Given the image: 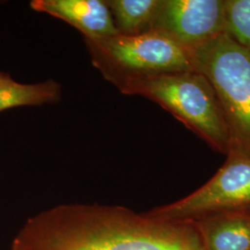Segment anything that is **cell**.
<instances>
[{"label": "cell", "instance_id": "obj_2", "mask_svg": "<svg viewBox=\"0 0 250 250\" xmlns=\"http://www.w3.org/2000/svg\"><path fill=\"white\" fill-rule=\"evenodd\" d=\"M122 94L149 99L170 112L215 151L228 155L231 136L210 83L197 71L133 77L116 86Z\"/></svg>", "mask_w": 250, "mask_h": 250}, {"label": "cell", "instance_id": "obj_10", "mask_svg": "<svg viewBox=\"0 0 250 250\" xmlns=\"http://www.w3.org/2000/svg\"><path fill=\"white\" fill-rule=\"evenodd\" d=\"M62 99V86L56 81L20 83L10 81L0 84V112L20 107L55 104Z\"/></svg>", "mask_w": 250, "mask_h": 250}, {"label": "cell", "instance_id": "obj_6", "mask_svg": "<svg viewBox=\"0 0 250 250\" xmlns=\"http://www.w3.org/2000/svg\"><path fill=\"white\" fill-rule=\"evenodd\" d=\"M224 1L161 0L151 30L187 49L200 45L225 33Z\"/></svg>", "mask_w": 250, "mask_h": 250}, {"label": "cell", "instance_id": "obj_9", "mask_svg": "<svg viewBox=\"0 0 250 250\" xmlns=\"http://www.w3.org/2000/svg\"><path fill=\"white\" fill-rule=\"evenodd\" d=\"M117 33L137 36L149 32L161 0H106Z\"/></svg>", "mask_w": 250, "mask_h": 250}, {"label": "cell", "instance_id": "obj_1", "mask_svg": "<svg viewBox=\"0 0 250 250\" xmlns=\"http://www.w3.org/2000/svg\"><path fill=\"white\" fill-rule=\"evenodd\" d=\"M11 250H205L192 223L121 206L60 205L29 219Z\"/></svg>", "mask_w": 250, "mask_h": 250}, {"label": "cell", "instance_id": "obj_4", "mask_svg": "<svg viewBox=\"0 0 250 250\" xmlns=\"http://www.w3.org/2000/svg\"><path fill=\"white\" fill-rule=\"evenodd\" d=\"M83 41L94 67L115 87L133 77L196 71L188 49L157 31Z\"/></svg>", "mask_w": 250, "mask_h": 250}, {"label": "cell", "instance_id": "obj_11", "mask_svg": "<svg viewBox=\"0 0 250 250\" xmlns=\"http://www.w3.org/2000/svg\"><path fill=\"white\" fill-rule=\"evenodd\" d=\"M225 33L250 52V0H225Z\"/></svg>", "mask_w": 250, "mask_h": 250}, {"label": "cell", "instance_id": "obj_8", "mask_svg": "<svg viewBox=\"0 0 250 250\" xmlns=\"http://www.w3.org/2000/svg\"><path fill=\"white\" fill-rule=\"evenodd\" d=\"M205 250H250V208L193 222Z\"/></svg>", "mask_w": 250, "mask_h": 250}, {"label": "cell", "instance_id": "obj_3", "mask_svg": "<svg viewBox=\"0 0 250 250\" xmlns=\"http://www.w3.org/2000/svg\"><path fill=\"white\" fill-rule=\"evenodd\" d=\"M188 50L194 69L214 89L229 128L230 152L250 157V51L226 33Z\"/></svg>", "mask_w": 250, "mask_h": 250}, {"label": "cell", "instance_id": "obj_7", "mask_svg": "<svg viewBox=\"0 0 250 250\" xmlns=\"http://www.w3.org/2000/svg\"><path fill=\"white\" fill-rule=\"evenodd\" d=\"M30 6L67 22L86 39L118 34L106 0H34Z\"/></svg>", "mask_w": 250, "mask_h": 250}, {"label": "cell", "instance_id": "obj_5", "mask_svg": "<svg viewBox=\"0 0 250 250\" xmlns=\"http://www.w3.org/2000/svg\"><path fill=\"white\" fill-rule=\"evenodd\" d=\"M250 208V157L230 152L223 167L188 197L146 212L152 217L182 223Z\"/></svg>", "mask_w": 250, "mask_h": 250}, {"label": "cell", "instance_id": "obj_12", "mask_svg": "<svg viewBox=\"0 0 250 250\" xmlns=\"http://www.w3.org/2000/svg\"><path fill=\"white\" fill-rule=\"evenodd\" d=\"M10 81H12V78L9 75H8L7 73H4V72H0V84L8 83Z\"/></svg>", "mask_w": 250, "mask_h": 250}]
</instances>
